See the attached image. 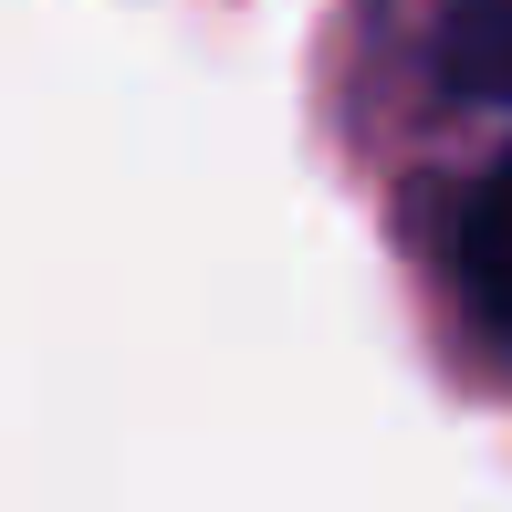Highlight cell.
I'll return each instance as SVG.
<instances>
[{"instance_id": "obj_1", "label": "cell", "mask_w": 512, "mask_h": 512, "mask_svg": "<svg viewBox=\"0 0 512 512\" xmlns=\"http://www.w3.org/2000/svg\"><path fill=\"white\" fill-rule=\"evenodd\" d=\"M450 272H460V304H471V324L512 345V147L492 157V168H481V189L460 199Z\"/></svg>"}, {"instance_id": "obj_2", "label": "cell", "mask_w": 512, "mask_h": 512, "mask_svg": "<svg viewBox=\"0 0 512 512\" xmlns=\"http://www.w3.org/2000/svg\"><path fill=\"white\" fill-rule=\"evenodd\" d=\"M439 84L460 105H512V0H450L439 11Z\"/></svg>"}]
</instances>
